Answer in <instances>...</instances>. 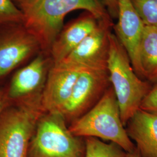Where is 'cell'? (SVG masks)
Here are the masks:
<instances>
[{
  "instance_id": "cell-12",
  "label": "cell",
  "mask_w": 157,
  "mask_h": 157,
  "mask_svg": "<svg viewBox=\"0 0 157 157\" xmlns=\"http://www.w3.org/2000/svg\"><path fill=\"white\" fill-rule=\"evenodd\" d=\"M126 126L128 135L135 141L141 157H157V114L139 109Z\"/></svg>"
},
{
  "instance_id": "cell-2",
  "label": "cell",
  "mask_w": 157,
  "mask_h": 157,
  "mask_svg": "<svg viewBox=\"0 0 157 157\" xmlns=\"http://www.w3.org/2000/svg\"><path fill=\"white\" fill-rule=\"evenodd\" d=\"M41 92L17 100L0 115V157H28L29 148L37 123L45 113Z\"/></svg>"
},
{
  "instance_id": "cell-10",
  "label": "cell",
  "mask_w": 157,
  "mask_h": 157,
  "mask_svg": "<svg viewBox=\"0 0 157 157\" xmlns=\"http://www.w3.org/2000/svg\"><path fill=\"white\" fill-rule=\"evenodd\" d=\"M118 22L113 29L115 35L124 46L136 74L144 78L141 68L139 50L145 25L135 10L131 0H118Z\"/></svg>"
},
{
  "instance_id": "cell-7",
  "label": "cell",
  "mask_w": 157,
  "mask_h": 157,
  "mask_svg": "<svg viewBox=\"0 0 157 157\" xmlns=\"http://www.w3.org/2000/svg\"><path fill=\"white\" fill-rule=\"evenodd\" d=\"M113 26L112 19L98 21L97 28L59 62L91 69L107 70L110 36Z\"/></svg>"
},
{
  "instance_id": "cell-13",
  "label": "cell",
  "mask_w": 157,
  "mask_h": 157,
  "mask_svg": "<svg viewBox=\"0 0 157 157\" xmlns=\"http://www.w3.org/2000/svg\"><path fill=\"white\" fill-rule=\"evenodd\" d=\"M47 69V59L40 55L17 71L12 78L7 93L8 98L17 101L41 92Z\"/></svg>"
},
{
  "instance_id": "cell-5",
  "label": "cell",
  "mask_w": 157,
  "mask_h": 157,
  "mask_svg": "<svg viewBox=\"0 0 157 157\" xmlns=\"http://www.w3.org/2000/svg\"><path fill=\"white\" fill-rule=\"evenodd\" d=\"M60 113H44L30 141L28 157H84L85 142L72 134Z\"/></svg>"
},
{
  "instance_id": "cell-11",
  "label": "cell",
  "mask_w": 157,
  "mask_h": 157,
  "mask_svg": "<svg viewBox=\"0 0 157 157\" xmlns=\"http://www.w3.org/2000/svg\"><path fill=\"white\" fill-rule=\"evenodd\" d=\"M98 20L85 11L63 26L50 48L53 64L61 62L95 29Z\"/></svg>"
},
{
  "instance_id": "cell-14",
  "label": "cell",
  "mask_w": 157,
  "mask_h": 157,
  "mask_svg": "<svg viewBox=\"0 0 157 157\" xmlns=\"http://www.w3.org/2000/svg\"><path fill=\"white\" fill-rule=\"evenodd\" d=\"M139 58L144 78L157 82V28L145 26L141 40Z\"/></svg>"
},
{
  "instance_id": "cell-6",
  "label": "cell",
  "mask_w": 157,
  "mask_h": 157,
  "mask_svg": "<svg viewBox=\"0 0 157 157\" xmlns=\"http://www.w3.org/2000/svg\"><path fill=\"white\" fill-rule=\"evenodd\" d=\"M110 86L108 70L84 68L61 114L66 121L73 122L89 111Z\"/></svg>"
},
{
  "instance_id": "cell-9",
  "label": "cell",
  "mask_w": 157,
  "mask_h": 157,
  "mask_svg": "<svg viewBox=\"0 0 157 157\" xmlns=\"http://www.w3.org/2000/svg\"><path fill=\"white\" fill-rule=\"evenodd\" d=\"M0 78L40 48L39 44L22 24L0 27Z\"/></svg>"
},
{
  "instance_id": "cell-18",
  "label": "cell",
  "mask_w": 157,
  "mask_h": 157,
  "mask_svg": "<svg viewBox=\"0 0 157 157\" xmlns=\"http://www.w3.org/2000/svg\"><path fill=\"white\" fill-rule=\"evenodd\" d=\"M140 109L157 114V82L152 84L151 89L142 101Z\"/></svg>"
},
{
  "instance_id": "cell-19",
  "label": "cell",
  "mask_w": 157,
  "mask_h": 157,
  "mask_svg": "<svg viewBox=\"0 0 157 157\" xmlns=\"http://www.w3.org/2000/svg\"><path fill=\"white\" fill-rule=\"evenodd\" d=\"M102 1L112 19H117L119 11L118 0H102Z\"/></svg>"
},
{
  "instance_id": "cell-21",
  "label": "cell",
  "mask_w": 157,
  "mask_h": 157,
  "mask_svg": "<svg viewBox=\"0 0 157 157\" xmlns=\"http://www.w3.org/2000/svg\"><path fill=\"white\" fill-rule=\"evenodd\" d=\"M142 157L140 154V152L136 148L135 150L131 152H128V157Z\"/></svg>"
},
{
  "instance_id": "cell-4",
  "label": "cell",
  "mask_w": 157,
  "mask_h": 157,
  "mask_svg": "<svg viewBox=\"0 0 157 157\" xmlns=\"http://www.w3.org/2000/svg\"><path fill=\"white\" fill-rule=\"evenodd\" d=\"M124 126L114 91L110 86L100 100L89 111L73 121L68 128L77 137L109 141L125 151L131 152L136 146Z\"/></svg>"
},
{
  "instance_id": "cell-16",
  "label": "cell",
  "mask_w": 157,
  "mask_h": 157,
  "mask_svg": "<svg viewBox=\"0 0 157 157\" xmlns=\"http://www.w3.org/2000/svg\"><path fill=\"white\" fill-rule=\"evenodd\" d=\"M145 26L157 28V0H131Z\"/></svg>"
},
{
  "instance_id": "cell-17",
  "label": "cell",
  "mask_w": 157,
  "mask_h": 157,
  "mask_svg": "<svg viewBox=\"0 0 157 157\" xmlns=\"http://www.w3.org/2000/svg\"><path fill=\"white\" fill-rule=\"evenodd\" d=\"M23 15L12 0H0V27L22 24Z\"/></svg>"
},
{
  "instance_id": "cell-3",
  "label": "cell",
  "mask_w": 157,
  "mask_h": 157,
  "mask_svg": "<svg viewBox=\"0 0 157 157\" xmlns=\"http://www.w3.org/2000/svg\"><path fill=\"white\" fill-rule=\"evenodd\" d=\"M107 70L124 126L139 110L152 84L135 72L124 46L113 33L110 36Z\"/></svg>"
},
{
  "instance_id": "cell-20",
  "label": "cell",
  "mask_w": 157,
  "mask_h": 157,
  "mask_svg": "<svg viewBox=\"0 0 157 157\" xmlns=\"http://www.w3.org/2000/svg\"><path fill=\"white\" fill-rule=\"evenodd\" d=\"M8 97L7 94L3 90H0V115L8 104Z\"/></svg>"
},
{
  "instance_id": "cell-8",
  "label": "cell",
  "mask_w": 157,
  "mask_h": 157,
  "mask_svg": "<svg viewBox=\"0 0 157 157\" xmlns=\"http://www.w3.org/2000/svg\"><path fill=\"white\" fill-rule=\"evenodd\" d=\"M84 68L62 62L53 64L41 94V104L45 113H61Z\"/></svg>"
},
{
  "instance_id": "cell-1",
  "label": "cell",
  "mask_w": 157,
  "mask_h": 157,
  "mask_svg": "<svg viewBox=\"0 0 157 157\" xmlns=\"http://www.w3.org/2000/svg\"><path fill=\"white\" fill-rule=\"evenodd\" d=\"M23 15L22 25L39 44L40 48L51 47L63 27L71 12L83 10L99 21L112 19L102 0H12Z\"/></svg>"
},
{
  "instance_id": "cell-15",
  "label": "cell",
  "mask_w": 157,
  "mask_h": 157,
  "mask_svg": "<svg viewBox=\"0 0 157 157\" xmlns=\"http://www.w3.org/2000/svg\"><path fill=\"white\" fill-rule=\"evenodd\" d=\"M84 142V157H128V152L114 143H106L93 137H85Z\"/></svg>"
}]
</instances>
